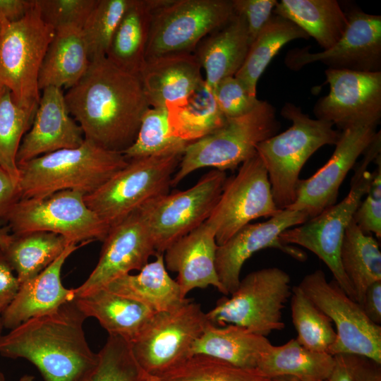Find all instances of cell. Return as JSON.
<instances>
[{
  "label": "cell",
  "mask_w": 381,
  "mask_h": 381,
  "mask_svg": "<svg viewBox=\"0 0 381 381\" xmlns=\"http://www.w3.org/2000/svg\"><path fill=\"white\" fill-rule=\"evenodd\" d=\"M64 98L85 140L121 153L135 141L142 118L150 107L139 76L106 56L92 59Z\"/></svg>",
  "instance_id": "obj_1"
},
{
  "label": "cell",
  "mask_w": 381,
  "mask_h": 381,
  "mask_svg": "<svg viewBox=\"0 0 381 381\" xmlns=\"http://www.w3.org/2000/svg\"><path fill=\"white\" fill-rule=\"evenodd\" d=\"M86 319L75 299L67 302L1 335L0 354L28 361L43 381H80L98 361L85 337Z\"/></svg>",
  "instance_id": "obj_2"
},
{
  "label": "cell",
  "mask_w": 381,
  "mask_h": 381,
  "mask_svg": "<svg viewBox=\"0 0 381 381\" xmlns=\"http://www.w3.org/2000/svg\"><path fill=\"white\" fill-rule=\"evenodd\" d=\"M128 160L85 140L79 147L48 153L18 165L20 199L40 198L73 190L93 193Z\"/></svg>",
  "instance_id": "obj_3"
},
{
  "label": "cell",
  "mask_w": 381,
  "mask_h": 381,
  "mask_svg": "<svg viewBox=\"0 0 381 381\" xmlns=\"http://www.w3.org/2000/svg\"><path fill=\"white\" fill-rule=\"evenodd\" d=\"M282 116L292 125L285 131L260 143L257 154L267 171L274 202L287 209L295 200L301 171L311 155L325 145H334L341 133L329 121L311 119L301 109L286 103Z\"/></svg>",
  "instance_id": "obj_4"
},
{
  "label": "cell",
  "mask_w": 381,
  "mask_h": 381,
  "mask_svg": "<svg viewBox=\"0 0 381 381\" xmlns=\"http://www.w3.org/2000/svg\"><path fill=\"white\" fill-rule=\"evenodd\" d=\"M380 147L381 140L375 138L364 152L352 177L350 190L341 201L298 226L285 230L279 236L283 243L304 247L316 255L328 267L340 288L354 301L353 288L341 266V247L345 231L372 180L373 173L368 167L380 155Z\"/></svg>",
  "instance_id": "obj_5"
},
{
  "label": "cell",
  "mask_w": 381,
  "mask_h": 381,
  "mask_svg": "<svg viewBox=\"0 0 381 381\" xmlns=\"http://www.w3.org/2000/svg\"><path fill=\"white\" fill-rule=\"evenodd\" d=\"M280 128L274 107L266 101L248 114L226 119L212 133L186 147L171 186H177L194 171L205 167L234 170L256 153L257 145Z\"/></svg>",
  "instance_id": "obj_6"
},
{
  "label": "cell",
  "mask_w": 381,
  "mask_h": 381,
  "mask_svg": "<svg viewBox=\"0 0 381 381\" xmlns=\"http://www.w3.org/2000/svg\"><path fill=\"white\" fill-rule=\"evenodd\" d=\"M0 21V87L8 89L33 119L41 95L40 72L55 30L42 18L36 0L21 20Z\"/></svg>",
  "instance_id": "obj_7"
},
{
  "label": "cell",
  "mask_w": 381,
  "mask_h": 381,
  "mask_svg": "<svg viewBox=\"0 0 381 381\" xmlns=\"http://www.w3.org/2000/svg\"><path fill=\"white\" fill-rule=\"evenodd\" d=\"M185 150L128 160L85 201L111 226L148 202L169 193Z\"/></svg>",
  "instance_id": "obj_8"
},
{
  "label": "cell",
  "mask_w": 381,
  "mask_h": 381,
  "mask_svg": "<svg viewBox=\"0 0 381 381\" xmlns=\"http://www.w3.org/2000/svg\"><path fill=\"white\" fill-rule=\"evenodd\" d=\"M291 293L289 274L276 267L262 268L240 280L231 297L219 300L206 315L214 325H235L267 337L284 328L282 310Z\"/></svg>",
  "instance_id": "obj_9"
},
{
  "label": "cell",
  "mask_w": 381,
  "mask_h": 381,
  "mask_svg": "<svg viewBox=\"0 0 381 381\" xmlns=\"http://www.w3.org/2000/svg\"><path fill=\"white\" fill-rule=\"evenodd\" d=\"M85 194L64 190L40 198L20 199L4 217L12 234L47 231L70 243L103 241L110 226L87 207Z\"/></svg>",
  "instance_id": "obj_10"
},
{
  "label": "cell",
  "mask_w": 381,
  "mask_h": 381,
  "mask_svg": "<svg viewBox=\"0 0 381 381\" xmlns=\"http://www.w3.org/2000/svg\"><path fill=\"white\" fill-rule=\"evenodd\" d=\"M234 15L231 0H165L154 12L146 61L162 55L191 53L202 40Z\"/></svg>",
  "instance_id": "obj_11"
},
{
  "label": "cell",
  "mask_w": 381,
  "mask_h": 381,
  "mask_svg": "<svg viewBox=\"0 0 381 381\" xmlns=\"http://www.w3.org/2000/svg\"><path fill=\"white\" fill-rule=\"evenodd\" d=\"M209 322L200 304L191 300L174 310L155 313L131 343L133 355L147 374L161 377L191 356Z\"/></svg>",
  "instance_id": "obj_12"
},
{
  "label": "cell",
  "mask_w": 381,
  "mask_h": 381,
  "mask_svg": "<svg viewBox=\"0 0 381 381\" xmlns=\"http://www.w3.org/2000/svg\"><path fill=\"white\" fill-rule=\"evenodd\" d=\"M226 179L225 171L212 169L193 186L161 195L139 209L157 254H164L171 244L210 217Z\"/></svg>",
  "instance_id": "obj_13"
},
{
  "label": "cell",
  "mask_w": 381,
  "mask_h": 381,
  "mask_svg": "<svg viewBox=\"0 0 381 381\" xmlns=\"http://www.w3.org/2000/svg\"><path fill=\"white\" fill-rule=\"evenodd\" d=\"M298 286L336 327V339L328 353L361 356L381 364L380 325L370 321L334 279L327 282L324 272L317 270L306 274Z\"/></svg>",
  "instance_id": "obj_14"
},
{
  "label": "cell",
  "mask_w": 381,
  "mask_h": 381,
  "mask_svg": "<svg viewBox=\"0 0 381 381\" xmlns=\"http://www.w3.org/2000/svg\"><path fill=\"white\" fill-rule=\"evenodd\" d=\"M272 193L266 168L256 153L245 161L236 175L227 178L219 198L207 219L216 230L218 246L260 217L279 211Z\"/></svg>",
  "instance_id": "obj_15"
},
{
  "label": "cell",
  "mask_w": 381,
  "mask_h": 381,
  "mask_svg": "<svg viewBox=\"0 0 381 381\" xmlns=\"http://www.w3.org/2000/svg\"><path fill=\"white\" fill-rule=\"evenodd\" d=\"M329 92L315 104L318 119L342 131L353 126L376 128L381 118V71L327 68Z\"/></svg>",
  "instance_id": "obj_16"
},
{
  "label": "cell",
  "mask_w": 381,
  "mask_h": 381,
  "mask_svg": "<svg viewBox=\"0 0 381 381\" xmlns=\"http://www.w3.org/2000/svg\"><path fill=\"white\" fill-rule=\"evenodd\" d=\"M308 219L305 212L282 210L265 222L247 224L225 243L218 246L216 270L226 296L237 289L245 262L262 249L277 248L296 260H305L306 255L303 251L283 243L279 236L285 230L300 225Z\"/></svg>",
  "instance_id": "obj_17"
},
{
  "label": "cell",
  "mask_w": 381,
  "mask_h": 381,
  "mask_svg": "<svg viewBox=\"0 0 381 381\" xmlns=\"http://www.w3.org/2000/svg\"><path fill=\"white\" fill-rule=\"evenodd\" d=\"M377 134L376 128L370 126L343 130L329 159L310 177L299 179L295 200L287 210L305 212L311 218L334 205L343 181Z\"/></svg>",
  "instance_id": "obj_18"
},
{
  "label": "cell",
  "mask_w": 381,
  "mask_h": 381,
  "mask_svg": "<svg viewBox=\"0 0 381 381\" xmlns=\"http://www.w3.org/2000/svg\"><path fill=\"white\" fill-rule=\"evenodd\" d=\"M102 242L97 265L87 279L75 288L76 296L104 288L133 270H140L157 254L140 210L110 226Z\"/></svg>",
  "instance_id": "obj_19"
},
{
  "label": "cell",
  "mask_w": 381,
  "mask_h": 381,
  "mask_svg": "<svg viewBox=\"0 0 381 381\" xmlns=\"http://www.w3.org/2000/svg\"><path fill=\"white\" fill-rule=\"evenodd\" d=\"M347 28L339 40L328 49L309 53L304 49L291 50L286 64L291 69L315 61L329 68L377 72L381 67V16L353 9L346 13Z\"/></svg>",
  "instance_id": "obj_20"
},
{
  "label": "cell",
  "mask_w": 381,
  "mask_h": 381,
  "mask_svg": "<svg viewBox=\"0 0 381 381\" xmlns=\"http://www.w3.org/2000/svg\"><path fill=\"white\" fill-rule=\"evenodd\" d=\"M31 126L23 136L17 164L63 149L75 148L85 140L80 126L71 116L62 89L42 90Z\"/></svg>",
  "instance_id": "obj_21"
},
{
  "label": "cell",
  "mask_w": 381,
  "mask_h": 381,
  "mask_svg": "<svg viewBox=\"0 0 381 381\" xmlns=\"http://www.w3.org/2000/svg\"><path fill=\"white\" fill-rule=\"evenodd\" d=\"M217 248L215 228L206 220L164 251L166 268L177 273L176 281L184 298L194 289L209 286L226 296L216 270Z\"/></svg>",
  "instance_id": "obj_22"
},
{
  "label": "cell",
  "mask_w": 381,
  "mask_h": 381,
  "mask_svg": "<svg viewBox=\"0 0 381 381\" xmlns=\"http://www.w3.org/2000/svg\"><path fill=\"white\" fill-rule=\"evenodd\" d=\"M87 243H71L48 267L20 284L19 289L1 315L4 328L12 329L25 321L52 312L76 296L75 289L66 288L61 274L66 259Z\"/></svg>",
  "instance_id": "obj_23"
},
{
  "label": "cell",
  "mask_w": 381,
  "mask_h": 381,
  "mask_svg": "<svg viewBox=\"0 0 381 381\" xmlns=\"http://www.w3.org/2000/svg\"><path fill=\"white\" fill-rule=\"evenodd\" d=\"M201 69L192 53L147 60L139 78L150 107H167L184 102L204 83Z\"/></svg>",
  "instance_id": "obj_24"
},
{
  "label": "cell",
  "mask_w": 381,
  "mask_h": 381,
  "mask_svg": "<svg viewBox=\"0 0 381 381\" xmlns=\"http://www.w3.org/2000/svg\"><path fill=\"white\" fill-rule=\"evenodd\" d=\"M250 46L246 21L234 13L227 24L204 38L195 49L194 55L205 71V85L212 90L224 78L234 76Z\"/></svg>",
  "instance_id": "obj_25"
},
{
  "label": "cell",
  "mask_w": 381,
  "mask_h": 381,
  "mask_svg": "<svg viewBox=\"0 0 381 381\" xmlns=\"http://www.w3.org/2000/svg\"><path fill=\"white\" fill-rule=\"evenodd\" d=\"M88 318H95L109 335L133 342L155 313L147 306L106 288L98 289L75 298Z\"/></svg>",
  "instance_id": "obj_26"
},
{
  "label": "cell",
  "mask_w": 381,
  "mask_h": 381,
  "mask_svg": "<svg viewBox=\"0 0 381 381\" xmlns=\"http://www.w3.org/2000/svg\"><path fill=\"white\" fill-rule=\"evenodd\" d=\"M54 30L40 72L41 91L47 87L68 90L82 78L90 63L81 28L64 25Z\"/></svg>",
  "instance_id": "obj_27"
},
{
  "label": "cell",
  "mask_w": 381,
  "mask_h": 381,
  "mask_svg": "<svg viewBox=\"0 0 381 381\" xmlns=\"http://www.w3.org/2000/svg\"><path fill=\"white\" fill-rule=\"evenodd\" d=\"M148 262L135 274H128L116 279L105 287L147 306L155 313L174 310L190 299L184 298L177 282L169 274L164 254Z\"/></svg>",
  "instance_id": "obj_28"
},
{
  "label": "cell",
  "mask_w": 381,
  "mask_h": 381,
  "mask_svg": "<svg viewBox=\"0 0 381 381\" xmlns=\"http://www.w3.org/2000/svg\"><path fill=\"white\" fill-rule=\"evenodd\" d=\"M165 0H132L112 38L107 58L120 68L139 76L154 12Z\"/></svg>",
  "instance_id": "obj_29"
},
{
  "label": "cell",
  "mask_w": 381,
  "mask_h": 381,
  "mask_svg": "<svg viewBox=\"0 0 381 381\" xmlns=\"http://www.w3.org/2000/svg\"><path fill=\"white\" fill-rule=\"evenodd\" d=\"M272 344L266 338L235 325L217 326L210 322L194 342L191 356L201 354L236 366L255 369Z\"/></svg>",
  "instance_id": "obj_30"
},
{
  "label": "cell",
  "mask_w": 381,
  "mask_h": 381,
  "mask_svg": "<svg viewBox=\"0 0 381 381\" xmlns=\"http://www.w3.org/2000/svg\"><path fill=\"white\" fill-rule=\"evenodd\" d=\"M334 363V356L309 350L291 339L281 346L272 344L260 358L256 370L272 380L289 376L302 381H326Z\"/></svg>",
  "instance_id": "obj_31"
},
{
  "label": "cell",
  "mask_w": 381,
  "mask_h": 381,
  "mask_svg": "<svg viewBox=\"0 0 381 381\" xmlns=\"http://www.w3.org/2000/svg\"><path fill=\"white\" fill-rule=\"evenodd\" d=\"M273 14L295 23L324 50L339 40L348 25L346 14L336 0H282Z\"/></svg>",
  "instance_id": "obj_32"
},
{
  "label": "cell",
  "mask_w": 381,
  "mask_h": 381,
  "mask_svg": "<svg viewBox=\"0 0 381 381\" xmlns=\"http://www.w3.org/2000/svg\"><path fill=\"white\" fill-rule=\"evenodd\" d=\"M71 243L61 235L36 231L12 234L0 250L20 284L44 270Z\"/></svg>",
  "instance_id": "obj_33"
},
{
  "label": "cell",
  "mask_w": 381,
  "mask_h": 381,
  "mask_svg": "<svg viewBox=\"0 0 381 381\" xmlns=\"http://www.w3.org/2000/svg\"><path fill=\"white\" fill-rule=\"evenodd\" d=\"M308 38V34L293 22L272 14L250 44L243 64L234 76L250 95L256 97L258 79L282 47L294 40Z\"/></svg>",
  "instance_id": "obj_34"
},
{
  "label": "cell",
  "mask_w": 381,
  "mask_h": 381,
  "mask_svg": "<svg viewBox=\"0 0 381 381\" xmlns=\"http://www.w3.org/2000/svg\"><path fill=\"white\" fill-rule=\"evenodd\" d=\"M167 109L171 135L188 143L212 133L227 119L205 82L184 102Z\"/></svg>",
  "instance_id": "obj_35"
},
{
  "label": "cell",
  "mask_w": 381,
  "mask_h": 381,
  "mask_svg": "<svg viewBox=\"0 0 381 381\" xmlns=\"http://www.w3.org/2000/svg\"><path fill=\"white\" fill-rule=\"evenodd\" d=\"M340 258L343 270L353 288L356 301L362 306L368 287L381 281V252L377 241L363 233L353 219L344 233Z\"/></svg>",
  "instance_id": "obj_36"
},
{
  "label": "cell",
  "mask_w": 381,
  "mask_h": 381,
  "mask_svg": "<svg viewBox=\"0 0 381 381\" xmlns=\"http://www.w3.org/2000/svg\"><path fill=\"white\" fill-rule=\"evenodd\" d=\"M291 310L298 343L309 350L328 353L336 339L332 322L298 285L292 287Z\"/></svg>",
  "instance_id": "obj_37"
},
{
  "label": "cell",
  "mask_w": 381,
  "mask_h": 381,
  "mask_svg": "<svg viewBox=\"0 0 381 381\" xmlns=\"http://www.w3.org/2000/svg\"><path fill=\"white\" fill-rule=\"evenodd\" d=\"M32 121V116L14 102L10 90L0 87V167L18 183L17 155Z\"/></svg>",
  "instance_id": "obj_38"
},
{
  "label": "cell",
  "mask_w": 381,
  "mask_h": 381,
  "mask_svg": "<svg viewBox=\"0 0 381 381\" xmlns=\"http://www.w3.org/2000/svg\"><path fill=\"white\" fill-rule=\"evenodd\" d=\"M159 377L163 381H273L255 369L201 354L190 356Z\"/></svg>",
  "instance_id": "obj_39"
},
{
  "label": "cell",
  "mask_w": 381,
  "mask_h": 381,
  "mask_svg": "<svg viewBox=\"0 0 381 381\" xmlns=\"http://www.w3.org/2000/svg\"><path fill=\"white\" fill-rule=\"evenodd\" d=\"M189 143L171 135L167 107H150L142 118L135 141L122 154L131 160L185 150Z\"/></svg>",
  "instance_id": "obj_40"
},
{
  "label": "cell",
  "mask_w": 381,
  "mask_h": 381,
  "mask_svg": "<svg viewBox=\"0 0 381 381\" xmlns=\"http://www.w3.org/2000/svg\"><path fill=\"white\" fill-rule=\"evenodd\" d=\"M96 365L80 381H143L147 373L137 362L131 344L109 335Z\"/></svg>",
  "instance_id": "obj_41"
},
{
  "label": "cell",
  "mask_w": 381,
  "mask_h": 381,
  "mask_svg": "<svg viewBox=\"0 0 381 381\" xmlns=\"http://www.w3.org/2000/svg\"><path fill=\"white\" fill-rule=\"evenodd\" d=\"M132 0H97L82 31L90 60L107 56L112 38Z\"/></svg>",
  "instance_id": "obj_42"
},
{
  "label": "cell",
  "mask_w": 381,
  "mask_h": 381,
  "mask_svg": "<svg viewBox=\"0 0 381 381\" xmlns=\"http://www.w3.org/2000/svg\"><path fill=\"white\" fill-rule=\"evenodd\" d=\"M97 0H36L43 20L54 29L64 25L83 28Z\"/></svg>",
  "instance_id": "obj_43"
},
{
  "label": "cell",
  "mask_w": 381,
  "mask_h": 381,
  "mask_svg": "<svg viewBox=\"0 0 381 381\" xmlns=\"http://www.w3.org/2000/svg\"><path fill=\"white\" fill-rule=\"evenodd\" d=\"M212 91L220 111L227 119L248 114L260 102L250 95L235 76L224 78Z\"/></svg>",
  "instance_id": "obj_44"
},
{
  "label": "cell",
  "mask_w": 381,
  "mask_h": 381,
  "mask_svg": "<svg viewBox=\"0 0 381 381\" xmlns=\"http://www.w3.org/2000/svg\"><path fill=\"white\" fill-rule=\"evenodd\" d=\"M377 168L373 172L366 197L354 212L353 219L365 234H374L381 237V160L380 155L375 160Z\"/></svg>",
  "instance_id": "obj_45"
},
{
  "label": "cell",
  "mask_w": 381,
  "mask_h": 381,
  "mask_svg": "<svg viewBox=\"0 0 381 381\" xmlns=\"http://www.w3.org/2000/svg\"><path fill=\"white\" fill-rule=\"evenodd\" d=\"M276 0H231L234 11L245 20L250 44L267 23L277 4Z\"/></svg>",
  "instance_id": "obj_46"
},
{
  "label": "cell",
  "mask_w": 381,
  "mask_h": 381,
  "mask_svg": "<svg viewBox=\"0 0 381 381\" xmlns=\"http://www.w3.org/2000/svg\"><path fill=\"white\" fill-rule=\"evenodd\" d=\"M19 287L16 275L0 250V317L16 296Z\"/></svg>",
  "instance_id": "obj_47"
},
{
  "label": "cell",
  "mask_w": 381,
  "mask_h": 381,
  "mask_svg": "<svg viewBox=\"0 0 381 381\" xmlns=\"http://www.w3.org/2000/svg\"><path fill=\"white\" fill-rule=\"evenodd\" d=\"M20 199L18 183L0 167V219Z\"/></svg>",
  "instance_id": "obj_48"
},
{
  "label": "cell",
  "mask_w": 381,
  "mask_h": 381,
  "mask_svg": "<svg viewBox=\"0 0 381 381\" xmlns=\"http://www.w3.org/2000/svg\"><path fill=\"white\" fill-rule=\"evenodd\" d=\"M35 0H0V20L17 22L35 6Z\"/></svg>",
  "instance_id": "obj_49"
},
{
  "label": "cell",
  "mask_w": 381,
  "mask_h": 381,
  "mask_svg": "<svg viewBox=\"0 0 381 381\" xmlns=\"http://www.w3.org/2000/svg\"><path fill=\"white\" fill-rule=\"evenodd\" d=\"M361 308L373 323H381V281L370 284L365 291Z\"/></svg>",
  "instance_id": "obj_50"
},
{
  "label": "cell",
  "mask_w": 381,
  "mask_h": 381,
  "mask_svg": "<svg viewBox=\"0 0 381 381\" xmlns=\"http://www.w3.org/2000/svg\"><path fill=\"white\" fill-rule=\"evenodd\" d=\"M380 365L368 358L354 355V381H381Z\"/></svg>",
  "instance_id": "obj_51"
},
{
  "label": "cell",
  "mask_w": 381,
  "mask_h": 381,
  "mask_svg": "<svg viewBox=\"0 0 381 381\" xmlns=\"http://www.w3.org/2000/svg\"><path fill=\"white\" fill-rule=\"evenodd\" d=\"M334 356V366L327 381H354V355L337 354Z\"/></svg>",
  "instance_id": "obj_52"
},
{
  "label": "cell",
  "mask_w": 381,
  "mask_h": 381,
  "mask_svg": "<svg viewBox=\"0 0 381 381\" xmlns=\"http://www.w3.org/2000/svg\"><path fill=\"white\" fill-rule=\"evenodd\" d=\"M12 238L8 226H0V247L6 245Z\"/></svg>",
  "instance_id": "obj_53"
},
{
  "label": "cell",
  "mask_w": 381,
  "mask_h": 381,
  "mask_svg": "<svg viewBox=\"0 0 381 381\" xmlns=\"http://www.w3.org/2000/svg\"><path fill=\"white\" fill-rule=\"evenodd\" d=\"M273 381H302L297 378L293 377H289V376H283V377H276L274 379H272ZM327 381V380H326Z\"/></svg>",
  "instance_id": "obj_54"
},
{
  "label": "cell",
  "mask_w": 381,
  "mask_h": 381,
  "mask_svg": "<svg viewBox=\"0 0 381 381\" xmlns=\"http://www.w3.org/2000/svg\"><path fill=\"white\" fill-rule=\"evenodd\" d=\"M143 381H163L159 377L147 374Z\"/></svg>",
  "instance_id": "obj_55"
},
{
  "label": "cell",
  "mask_w": 381,
  "mask_h": 381,
  "mask_svg": "<svg viewBox=\"0 0 381 381\" xmlns=\"http://www.w3.org/2000/svg\"><path fill=\"white\" fill-rule=\"evenodd\" d=\"M35 377L31 375H24L20 377L18 381H34Z\"/></svg>",
  "instance_id": "obj_56"
},
{
  "label": "cell",
  "mask_w": 381,
  "mask_h": 381,
  "mask_svg": "<svg viewBox=\"0 0 381 381\" xmlns=\"http://www.w3.org/2000/svg\"><path fill=\"white\" fill-rule=\"evenodd\" d=\"M3 328H4V327H3V325H2V322H1V318H0V337L2 335V329H3ZM0 381H6L5 376H4V373L1 370H0Z\"/></svg>",
  "instance_id": "obj_57"
},
{
  "label": "cell",
  "mask_w": 381,
  "mask_h": 381,
  "mask_svg": "<svg viewBox=\"0 0 381 381\" xmlns=\"http://www.w3.org/2000/svg\"><path fill=\"white\" fill-rule=\"evenodd\" d=\"M0 33H1V21H0Z\"/></svg>",
  "instance_id": "obj_58"
}]
</instances>
